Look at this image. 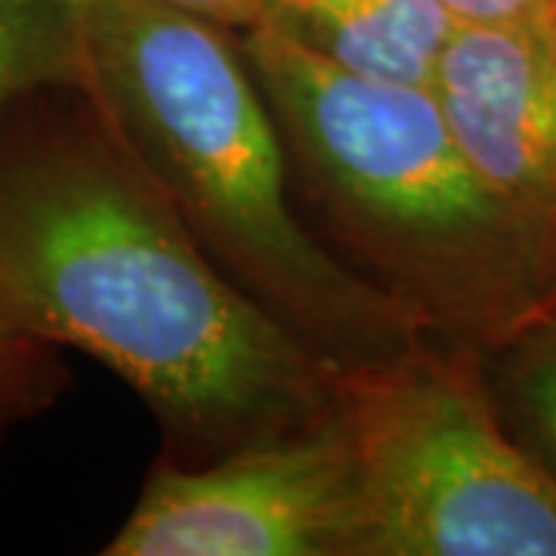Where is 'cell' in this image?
<instances>
[{
  "label": "cell",
  "instance_id": "obj_6",
  "mask_svg": "<svg viewBox=\"0 0 556 556\" xmlns=\"http://www.w3.org/2000/svg\"><path fill=\"white\" fill-rule=\"evenodd\" d=\"M433 93L479 177L556 263V40L547 25L460 22Z\"/></svg>",
  "mask_w": 556,
  "mask_h": 556
},
{
  "label": "cell",
  "instance_id": "obj_13",
  "mask_svg": "<svg viewBox=\"0 0 556 556\" xmlns=\"http://www.w3.org/2000/svg\"><path fill=\"white\" fill-rule=\"evenodd\" d=\"M544 25H547V31H551V35H554V40H556V7H554V13H551V20L544 22Z\"/></svg>",
  "mask_w": 556,
  "mask_h": 556
},
{
  "label": "cell",
  "instance_id": "obj_2",
  "mask_svg": "<svg viewBox=\"0 0 556 556\" xmlns=\"http://www.w3.org/2000/svg\"><path fill=\"white\" fill-rule=\"evenodd\" d=\"M80 87L159 179L201 251L334 371L424 331L300 217L239 35L159 0H80Z\"/></svg>",
  "mask_w": 556,
  "mask_h": 556
},
{
  "label": "cell",
  "instance_id": "obj_14",
  "mask_svg": "<svg viewBox=\"0 0 556 556\" xmlns=\"http://www.w3.org/2000/svg\"><path fill=\"white\" fill-rule=\"evenodd\" d=\"M547 313H554L556 316V294H554V300H551V309H547Z\"/></svg>",
  "mask_w": 556,
  "mask_h": 556
},
{
  "label": "cell",
  "instance_id": "obj_7",
  "mask_svg": "<svg viewBox=\"0 0 556 556\" xmlns=\"http://www.w3.org/2000/svg\"><path fill=\"white\" fill-rule=\"evenodd\" d=\"M269 25L358 78L433 87L460 20L439 0H273Z\"/></svg>",
  "mask_w": 556,
  "mask_h": 556
},
{
  "label": "cell",
  "instance_id": "obj_5",
  "mask_svg": "<svg viewBox=\"0 0 556 556\" xmlns=\"http://www.w3.org/2000/svg\"><path fill=\"white\" fill-rule=\"evenodd\" d=\"M362 497L338 412L182 467L159 460L105 556H358Z\"/></svg>",
  "mask_w": 556,
  "mask_h": 556
},
{
  "label": "cell",
  "instance_id": "obj_12",
  "mask_svg": "<svg viewBox=\"0 0 556 556\" xmlns=\"http://www.w3.org/2000/svg\"><path fill=\"white\" fill-rule=\"evenodd\" d=\"M460 22H532L544 25L556 0H439Z\"/></svg>",
  "mask_w": 556,
  "mask_h": 556
},
{
  "label": "cell",
  "instance_id": "obj_4",
  "mask_svg": "<svg viewBox=\"0 0 556 556\" xmlns=\"http://www.w3.org/2000/svg\"><path fill=\"white\" fill-rule=\"evenodd\" d=\"M358 556H556V479L497 415L482 353L420 334L334 371Z\"/></svg>",
  "mask_w": 556,
  "mask_h": 556
},
{
  "label": "cell",
  "instance_id": "obj_8",
  "mask_svg": "<svg viewBox=\"0 0 556 556\" xmlns=\"http://www.w3.org/2000/svg\"><path fill=\"white\" fill-rule=\"evenodd\" d=\"M489 390L510 437L556 479V316L547 313L482 353Z\"/></svg>",
  "mask_w": 556,
  "mask_h": 556
},
{
  "label": "cell",
  "instance_id": "obj_10",
  "mask_svg": "<svg viewBox=\"0 0 556 556\" xmlns=\"http://www.w3.org/2000/svg\"><path fill=\"white\" fill-rule=\"evenodd\" d=\"M68 383L60 346L25 331L0 306V439L10 427L43 415Z\"/></svg>",
  "mask_w": 556,
  "mask_h": 556
},
{
  "label": "cell",
  "instance_id": "obj_9",
  "mask_svg": "<svg viewBox=\"0 0 556 556\" xmlns=\"http://www.w3.org/2000/svg\"><path fill=\"white\" fill-rule=\"evenodd\" d=\"M80 72V0H0V109Z\"/></svg>",
  "mask_w": 556,
  "mask_h": 556
},
{
  "label": "cell",
  "instance_id": "obj_3",
  "mask_svg": "<svg viewBox=\"0 0 556 556\" xmlns=\"http://www.w3.org/2000/svg\"><path fill=\"white\" fill-rule=\"evenodd\" d=\"M239 40L334 254L427 334L479 353L547 316L556 263L464 155L433 87L358 78L269 22Z\"/></svg>",
  "mask_w": 556,
  "mask_h": 556
},
{
  "label": "cell",
  "instance_id": "obj_11",
  "mask_svg": "<svg viewBox=\"0 0 556 556\" xmlns=\"http://www.w3.org/2000/svg\"><path fill=\"white\" fill-rule=\"evenodd\" d=\"M164 7H174L179 13H189L195 20L211 22L232 35H248L269 22L273 0H159Z\"/></svg>",
  "mask_w": 556,
  "mask_h": 556
},
{
  "label": "cell",
  "instance_id": "obj_1",
  "mask_svg": "<svg viewBox=\"0 0 556 556\" xmlns=\"http://www.w3.org/2000/svg\"><path fill=\"white\" fill-rule=\"evenodd\" d=\"M0 306L118 375L170 464L334 408V368L223 276L80 84L0 109Z\"/></svg>",
  "mask_w": 556,
  "mask_h": 556
}]
</instances>
